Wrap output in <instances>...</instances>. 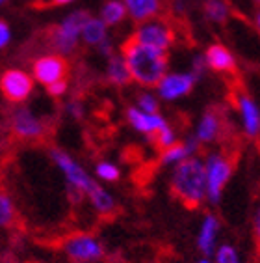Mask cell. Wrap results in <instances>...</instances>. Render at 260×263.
Returning a JSON list of instances; mask_svg holds the SVG:
<instances>
[{
  "label": "cell",
  "mask_w": 260,
  "mask_h": 263,
  "mask_svg": "<svg viewBox=\"0 0 260 263\" xmlns=\"http://www.w3.org/2000/svg\"><path fill=\"white\" fill-rule=\"evenodd\" d=\"M121 56L125 60L132 81L141 86L153 88L165 77L167 69V51H160L155 47L143 45L130 35L121 45Z\"/></svg>",
  "instance_id": "1"
},
{
  "label": "cell",
  "mask_w": 260,
  "mask_h": 263,
  "mask_svg": "<svg viewBox=\"0 0 260 263\" xmlns=\"http://www.w3.org/2000/svg\"><path fill=\"white\" fill-rule=\"evenodd\" d=\"M171 177V194L186 209H197L206 196V170L199 159H182Z\"/></svg>",
  "instance_id": "2"
},
{
  "label": "cell",
  "mask_w": 260,
  "mask_h": 263,
  "mask_svg": "<svg viewBox=\"0 0 260 263\" xmlns=\"http://www.w3.org/2000/svg\"><path fill=\"white\" fill-rule=\"evenodd\" d=\"M238 159V152L232 153H215L208 157L206 170V194L212 202H218L221 191L227 185L229 177L234 172V164Z\"/></svg>",
  "instance_id": "3"
},
{
  "label": "cell",
  "mask_w": 260,
  "mask_h": 263,
  "mask_svg": "<svg viewBox=\"0 0 260 263\" xmlns=\"http://www.w3.org/2000/svg\"><path fill=\"white\" fill-rule=\"evenodd\" d=\"M138 43L155 47L160 51H167L177 40L175 26L171 25V21H165L164 17H155V19L143 21L140 28L132 34Z\"/></svg>",
  "instance_id": "4"
},
{
  "label": "cell",
  "mask_w": 260,
  "mask_h": 263,
  "mask_svg": "<svg viewBox=\"0 0 260 263\" xmlns=\"http://www.w3.org/2000/svg\"><path fill=\"white\" fill-rule=\"evenodd\" d=\"M10 131L19 140H43L49 133V127L39 118H35L28 108H15L10 116Z\"/></svg>",
  "instance_id": "5"
},
{
  "label": "cell",
  "mask_w": 260,
  "mask_h": 263,
  "mask_svg": "<svg viewBox=\"0 0 260 263\" xmlns=\"http://www.w3.org/2000/svg\"><path fill=\"white\" fill-rule=\"evenodd\" d=\"M34 91V79L23 69H6L0 75V93L10 103H25Z\"/></svg>",
  "instance_id": "6"
},
{
  "label": "cell",
  "mask_w": 260,
  "mask_h": 263,
  "mask_svg": "<svg viewBox=\"0 0 260 263\" xmlns=\"http://www.w3.org/2000/svg\"><path fill=\"white\" fill-rule=\"evenodd\" d=\"M32 73H34L35 81L49 86L52 82L67 79V75H69V62L65 60L61 54L41 56L32 64Z\"/></svg>",
  "instance_id": "7"
},
{
  "label": "cell",
  "mask_w": 260,
  "mask_h": 263,
  "mask_svg": "<svg viewBox=\"0 0 260 263\" xmlns=\"http://www.w3.org/2000/svg\"><path fill=\"white\" fill-rule=\"evenodd\" d=\"M52 159H54V161L58 162V166L63 170V174H65V177H67L69 185L76 187L78 191H82L84 194H88V196H90V194L93 193L97 187H99V183L93 181V179H91V177L84 172V168H82L80 164H76V162L73 161L67 153L60 152V149H52Z\"/></svg>",
  "instance_id": "8"
},
{
  "label": "cell",
  "mask_w": 260,
  "mask_h": 263,
  "mask_svg": "<svg viewBox=\"0 0 260 263\" xmlns=\"http://www.w3.org/2000/svg\"><path fill=\"white\" fill-rule=\"evenodd\" d=\"M63 250L69 254L75 261H97L104 256V248L102 245L91 235H84V233H76L71 239L63 241Z\"/></svg>",
  "instance_id": "9"
},
{
  "label": "cell",
  "mask_w": 260,
  "mask_h": 263,
  "mask_svg": "<svg viewBox=\"0 0 260 263\" xmlns=\"http://www.w3.org/2000/svg\"><path fill=\"white\" fill-rule=\"evenodd\" d=\"M223 137H225V118L221 116L215 108H212L201 120L199 131H197V140L212 142V140H221Z\"/></svg>",
  "instance_id": "10"
},
{
  "label": "cell",
  "mask_w": 260,
  "mask_h": 263,
  "mask_svg": "<svg viewBox=\"0 0 260 263\" xmlns=\"http://www.w3.org/2000/svg\"><path fill=\"white\" fill-rule=\"evenodd\" d=\"M125 10L132 21L136 23H143V21L160 17L164 10V2L162 0H123Z\"/></svg>",
  "instance_id": "11"
},
{
  "label": "cell",
  "mask_w": 260,
  "mask_h": 263,
  "mask_svg": "<svg viewBox=\"0 0 260 263\" xmlns=\"http://www.w3.org/2000/svg\"><path fill=\"white\" fill-rule=\"evenodd\" d=\"M195 79L191 75H165L158 82V90L164 99H177L180 96L190 93Z\"/></svg>",
  "instance_id": "12"
},
{
  "label": "cell",
  "mask_w": 260,
  "mask_h": 263,
  "mask_svg": "<svg viewBox=\"0 0 260 263\" xmlns=\"http://www.w3.org/2000/svg\"><path fill=\"white\" fill-rule=\"evenodd\" d=\"M205 62L206 66L212 67L218 73H236L238 71L234 56L230 54V51L225 45H220V43H214V45L208 47Z\"/></svg>",
  "instance_id": "13"
},
{
  "label": "cell",
  "mask_w": 260,
  "mask_h": 263,
  "mask_svg": "<svg viewBox=\"0 0 260 263\" xmlns=\"http://www.w3.org/2000/svg\"><path fill=\"white\" fill-rule=\"evenodd\" d=\"M126 120H128L130 125L134 127V129H138L141 133H147V135H153L155 131L167 125L162 120V116H158V114H145L140 108H128L126 110Z\"/></svg>",
  "instance_id": "14"
},
{
  "label": "cell",
  "mask_w": 260,
  "mask_h": 263,
  "mask_svg": "<svg viewBox=\"0 0 260 263\" xmlns=\"http://www.w3.org/2000/svg\"><path fill=\"white\" fill-rule=\"evenodd\" d=\"M236 103H238V108H240L242 116H244V125H245L247 135H249V137H256V135H258V129H260L258 108H256V105L251 101L245 93H238Z\"/></svg>",
  "instance_id": "15"
},
{
  "label": "cell",
  "mask_w": 260,
  "mask_h": 263,
  "mask_svg": "<svg viewBox=\"0 0 260 263\" xmlns=\"http://www.w3.org/2000/svg\"><path fill=\"white\" fill-rule=\"evenodd\" d=\"M197 142L195 140H188V142H173L167 147L162 149L160 155V162L162 164H169V162H179L182 159H186L191 152L195 149Z\"/></svg>",
  "instance_id": "16"
},
{
  "label": "cell",
  "mask_w": 260,
  "mask_h": 263,
  "mask_svg": "<svg viewBox=\"0 0 260 263\" xmlns=\"http://www.w3.org/2000/svg\"><path fill=\"white\" fill-rule=\"evenodd\" d=\"M108 79H110L114 84L117 86H126L132 82V77L128 73V67H126L123 56H110V64H108Z\"/></svg>",
  "instance_id": "17"
},
{
  "label": "cell",
  "mask_w": 260,
  "mask_h": 263,
  "mask_svg": "<svg viewBox=\"0 0 260 263\" xmlns=\"http://www.w3.org/2000/svg\"><path fill=\"white\" fill-rule=\"evenodd\" d=\"M80 34L88 45H99V43H102L106 40V25L100 19H93L91 17L84 25Z\"/></svg>",
  "instance_id": "18"
},
{
  "label": "cell",
  "mask_w": 260,
  "mask_h": 263,
  "mask_svg": "<svg viewBox=\"0 0 260 263\" xmlns=\"http://www.w3.org/2000/svg\"><path fill=\"white\" fill-rule=\"evenodd\" d=\"M215 233H218V220H215V217L208 215V217L205 218V224H203V230H201V235H199L201 252L210 254L212 250H214Z\"/></svg>",
  "instance_id": "19"
},
{
  "label": "cell",
  "mask_w": 260,
  "mask_h": 263,
  "mask_svg": "<svg viewBox=\"0 0 260 263\" xmlns=\"http://www.w3.org/2000/svg\"><path fill=\"white\" fill-rule=\"evenodd\" d=\"M90 19H91V17H90V13H88V11H75L73 15L65 17V21L60 25V28L67 35H71V37H76V40H78V35H80L82 28H84V25Z\"/></svg>",
  "instance_id": "20"
},
{
  "label": "cell",
  "mask_w": 260,
  "mask_h": 263,
  "mask_svg": "<svg viewBox=\"0 0 260 263\" xmlns=\"http://www.w3.org/2000/svg\"><path fill=\"white\" fill-rule=\"evenodd\" d=\"M205 13L214 23H227L232 10H230L229 2H225V0H206Z\"/></svg>",
  "instance_id": "21"
},
{
  "label": "cell",
  "mask_w": 260,
  "mask_h": 263,
  "mask_svg": "<svg viewBox=\"0 0 260 263\" xmlns=\"http://www.w3.org/2000/svg\"><path fill=\"white\" fill-rule=\"evenodd\" d=\"M90 198H91V202H93V205H95V209L102 215V217H110V215L115 213L114 200H112L110 194H106V191L100 187V185L90 194Z\"/></svg>",
  "instance_id": "22"
},
{
  "label": "cell",
  "mask_w": 260,
  "mask_h": 263,
  "mask_svg": "<svg viewBox=\"0 0 260 263\" xmlns=\"http://www.w3.org/2000/svg\"><path fill=\"white\" fill-rule=\"evenodd\" d=\"M17 213L13 203H11L10 196L0 191V226L4 228H17Z\"/></svg>",
  "instance_id": "23"
},
{
  "label": "cell",
  "mask_w": 260,
  "mask_h": 263,
  "mask_svg": "<svg viewBox=\"0 0 260 263\" xmlns=\"http://www.w3.org/2000/svg\"><path fill=\"white\" fill-rule=\"evenodd\" d=\"M126 15V10H125V4L121 2V0H110V2H106L102 6V23L104 25H117L121 21L125 19Z\"/></svg>",
  "instance_id": "24"
},
{
  "label": "cell",
  "mask_w": 260,
  "mask_h": 263,
  "mask_svg": "<svg viewBox=\"0 0 260 263\" xmlns=\"http://www.w3.org/2000/svg\"><path fill=\"white\" fill-rule=\"evenodd\" d=\"M149 138L153 140V144H155L156 149H160V152L164 149V147H167L169 144H173V142H175L173 131H171L167 125L162 127V129H158V131H155L153 135H149Z\"/></svg>",
  "instance_id": "25"
},
{
  "label": "cell",
  "mask_w": 260,
  "mask_h": 263,
  "mask_svg": "<svg viewBox=\"0 0 260 263\" xmlns=\"http://www.w3.org/2000/svg\"><path fill=\"white\" fill-rule=\"evenodd\" d=\"M97 174H99V177L106 179V181H117L119 179V170L114 164H110V162H100L99 166H97Z\"/></svg>",
  "instance_id": "26"
},
{
  "label": "cell",
  "mask_w": 260,
  "mask_h": 263,
  "mask_svg": "<svg viewBox=\"0 0 260 263\" xmlns=\"http://www.w3.org/2000/svg\"><path fill=\"white\" fill-rule=\"evenodd\" d=\"M138 103H140L141 112H145V114H156V112H158V103H156L155 97L149 96V93H141V96L138 97Z\"/></svg>",
  "instance_id": "27"
},
{
  "label": "cell",
  "mask_w": 260,
  "mask_h": 263,
  "mask_svg": "<svg viewBox=\"0 0 260 263\" xmlns=\"http://www.w3.org/2000/svg\"><path fill=\"white\" fill-rule=\"evenodd\" d=\"M218 263H240L238 261V256H236L234 248L229 247V245H223V247L218 250V256H215Z\"/></svg>",
  "instance_id": "28"
},
{
  "label": "cell",
  "mask_w": 260,
  "mask_h": 263,
  "mask_svg": "<svg viewBox=\"0 0 260 263\" xmlns=\"http://www.w3.org/2000/svg\"><path fill=\"white\" fill-rule=\"evenodd\" d=\"M67 86H69L67 79H61V81L49 84V86H47V91H49V96H52V97H61L65 91H67Z\"/></svg>",
  "instance_id": "29"
},
{
  "label": "cell",
  "mask_w": 260,
  "mask_h": 263,
  "mask_svg": "<svg viewBox=\"0 0 260 263\" xmlns=\"http://www.w3.org/2000/svg\"><path fill=\"white\" fill-rule=\"evenodd\" d=\"M205 69H206V62H205V58H195V62H193V79H199L203 73H205Z\"/></svg>",
  "instance_id": "30"
},
{
  "label": "cell",
  "mask_w": 260,
  "mask_h": 263,
  "mask_svg": "<svg viewBox=\"0 0 260 263\" xmlns=\"http://www.w3.org/2000/svg\"><path fill=\"white\" fill-rule=\"evenodd\" d=\"M8 41H10V28L4 21H0V49L8 45Z\"/></svg>",
  "instance_id": "31"
},
{
  "label": "cell",
  "mask_w": 260,
  "mask_h": 263,
  "mask_svg": "<svg viewBox=\"0 0 260 263\" xmlns=\"http://www.w3.org/2000/svg\"><path fill=\"white\" fill-rule=\"evenodd\" d=\"M73 0H50L49 4L50 6H65V4H71Z\"/></svg>",
  "instance_id": "32"
},
{
  "label": "cell",
  "mask_w": 260,
  "mask_h": 263,
  "mask_svg": "<svg viewBox=\"0 0 260 263\" xmlns=\"http://www.w3.org/2000/svg\"><path fill=\"white\" fill-rule=\"evenodd\" d=\"M4 2H8V0H0V4H4Z\"/></svg>",
  "instance_id": "33"
},
{
  "label": "cell",
  "mask_w": 260,
  "mask_h": 263,
  "mask_svg": "<svg viewBox=\"0 0 260 263\" xmlns=\"http://www.w3.org/2000/svg\"><path fill=\"white\" fill-rule=\"evenodd\" d=\"M201 263H208V261H205V259H203V261H201Z\"/></svg>",
  "instance_id": "34"
}]
</instances>
